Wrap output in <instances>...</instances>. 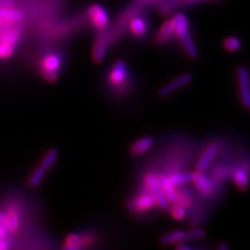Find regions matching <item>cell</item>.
Instances as JSON below:
<instances>
[{"instance_id": "obj_1", "label": "cell", "mask_w": 250, "mask_h": 250, "mask_svg": "<svg viewBox=\"0 0 250 250\" xmlns=\"http://www.w3.org/2000/svg\"><path fill=\"white\" fill-rule=\"evenodd\" d=\"M172 20L174 22V35H176L178 40L183 44L188 57L196 59L198 57V50L190 36L189 21L187 16L183 13H177Z\"/></svg>"}, {"instance_id": "obj_2", "label": "cell", "mask_w": 250, "mask_h": 250, "mask_svg": "<svg viewBox=\"0 0 250 250\" xmlns=\"http://www.w3.org/2000/svg\"><path fill=\"white\" fill-rule=\"evenodd\" d=\"M108 40H109V34L108 31L100 30V33L95 39V42L93 45L92 49V60L96 64H100L105 59L107 47H108Z\"/></svg>"}, {"instance_id": "obj_3", "label": "cell", "mask_w": 250, "mask_h": 250, "mask_svg": "<svg viewBox=\"0 0 250 250\" xmlns=\"http://www.w3.org/2000/svg\"><path fill=\"white\" fill-rule=\"evenodd\" d=\"M238 85L241 103L245 108L250 106V90H249V74L245 66H240L237 70Z\"/></svg>"}, {"instance_id": "obj_4", "label": "cell", "mask_w": 250, "mask_h": 250, "mask_svg": "<svg viewBox=\"0 0 250 250\" xmlns=\"http://www.w3.org/2000/svg\"><path fill=\"white\" fill-rule=\"evenodd\" d=\"M61 59L56 54H48L42 61V73L47 81L53 83L58 80V71L61 68Z\"/></svg>"}, {"instance_id": "obj_5", "label": "cell", "mask_w": 250, "mask_h": 250, "mask_svg": "<svg viewBox=\"0 0 250 250\" xmlns=\"http://www.w3.org/2000/svg\"><path fill=\"white\" fill-rule=\"evenodd\" d=\"M192 183L196 187L198 192L205 197L212 196L214 193V184L205 174V172H192Z\"/></svg>"}, {"instance_id": "obj_6", "label": "cell", "mask_w": 250, "mask_h": 250, "mask_svg": "<svg viewBox=\"0 0 250 250\" xmlns=\"http://www.w3.org/2000/svg\"><path fill=\"white\" fill-rule=\"evenodd\" d=\"M89 16L96 29L104 30L108 25V14L100 4H93L89 9Z\"/></svg>"}, {"instance_id": "obj_7", "label": "cell", "mask_w": 250, "mask_h": 250, "mask_svg": "<svg viewBox=\"0 0 250 250\" xmlns=\"http://www.w3.org/2000/svg\"><path fill=\"white\" fill-rule=\"evenodd\" d=\"M192 80H193V76L190 73L183 74L172 82L168 83L167 84L164 85V87H162L159 90V96L167 97L171 95L172 93H174L175 91L186 87L187 84H189L192 82Z\"/></svg>"}, {"instance_id": "obj_8", "label": "cell", "mask_w": 250, "mask_h": 250, "mask_svg": "<svg viewBox=\"0 0 250 250\" xmlns=\"http://www.w3.org/2000/svg\"><path fill=\"white\" fill-rule=\"evenodd\" d=\"M127 65L126 62L124 61H117L114 66L112 67L111 71H109L108 74V82L112 85H121L122 83H124V82L126 81L127 77Z\"/></svg>"}, {"instance_id": "obj_9", "label": "cell", "mask_w": 250, "mask_h": 250, "mask_svg": "<svg viewBox=\"0 0 250 250\" xmlns=\"http://www.w3.org/2000/svg\"><path fill=\"white\" fill-rule=\"evenodd\" d=\"M154 207L156 206H155V199H154L153 194L147 193V192H143L142 194L138 195L137 197L131 199L128 202L129 208L134 210H139V212H144V210L151 209Z\"/></svg>"}, {"instance_id": "obj_10", "label": "cell", "mask_w": 250, "mask_h": 250, "mask_svg": "<svg viewBox=\"0 0 250 250\" xmlns=\"http://www.w3.org/2000/svg\"><path fill=\"white\" fill-rule=\"evenodd\" d=\"M218 150H219V147L216 143H210L209 145H208L205 151L201 153L200 159L197 162L196 171L206 172L210 166V164L213 163L215 156L218 153Z\"/></svg>"}, {"instance_id": "obj_11", "label": "cell", "mask_w": 250, "mask_h": 250, "mask_svg": "<svg viewBox=\"0 0 250 250\" xmlns=\"http://www.w3.org/2000/svg\"><path fill=\"white\" fill-rule=\"evenodd\" d=\"M5 214V228L10 233H14L18 230L20 225V210L18 206L12 203L6 208Z\"/></svg>"}, {"instance_id": "obj_12", "label": "cell", "mask_w": 250, "mask_h": 250, "mask_svg": "<svg viewBox=\"0 0 250 250\" xmlns=\"http://www.w3.org/2000/svg\"><path fill=\"white\" fill-rule=\"evenodd\" d=\"M154 139L152 137H144L137 140L129 148V152L131 155L139 156L147 152L153 146Z\"/></svg>"}, {"instance_id": "obj_13", "label": "cell", "mask_w": 250, "mask_h": 250, "mask_svg": "<svg viewBox=\"0 0 250 250\" xmlns=\"http://www.w3.org/2000/svg\"><path fill=\"white\" fill-rule=\"evenodd\" d=\"M20 33L18 28H16L13 24L0 28V43L9 44L15 47L16 43L19 40Z\"/></svg>"}, {"instance_id": "obj_14", "label": "cell", "mask_w": 250, "mask_h": 250, "mask_svg": "<svg viewBox=\"0 0 250 250\" xmlns=\"http://www.w3.org/2000/svg\"><path fill=\"white\" fill-rule=\"evenodd\" d=\"M174 35V22L172 19L164 22L155 37V42L158 44H164L169 41Z\"/></svg>"}, {"instance_id": "obj_15", "label": "cell", "mask_w": 250, "mask_h": 250, "mask_svg": "<svg viewBox=\"0 0 250 250\" xmlns=\"http://www.w3.org/2000/svg\"><path fill=\"white\" fill-rule=\"evenodd\" d=\"M232 181L240 191H246L248 188V171L242 167L234 168L231 172Z\"/></svg>"}, {"instance_id": "obj_16", "label": "cell", "mask_w": 250, "mask_h": 250, "mask_svg": "<svg viewBox=\"0 0 250 250\" xmlns=\"http://www.w3.org/2000/svg\"><path fill=\"white\" fill-rule=\"evenodd\" d=\"M185 241H186V231L182 229H176L164 234L160 240L161 244L164 246L177 245L179 243H184Z\"/></svg>"}, {"instance_id": "obj_17", "label": "cell", "mask_w": 250, "mask_h": 250, "mask_svg": "<svg viewBox=\"0 0 250 250\" xmlns=\"http://www.w3.org/2000/svg\"><path fill=\"white\" fill-rule=\"evenodd\" d=\"M159 179V183H160V187H161V190L163 191V193L165 194L166 198L168 199V201L170 203H173L176 197V190L177 188H175L173 185H172L169 181L168 175H159L158 176Z\"/></svg>"}, {"instance_id": "obj_18", "label": "cell", "mask_w": 250, "mask_h": 250, "mask_svg": "<svg viewBox=\"0 0 250 250\" xmlns=\"http://www.w3.org/2000/svg\"><path fill=\"white\" fill-rule=\"evenodd\" d=\"M0 19L18 23L24 19V15L14 6H0Z\"/></svg>"}, {"instance_id": "obj_19", "label": "cell", "mask_w": 250, "mask_h": 250, "mask_svg": "<svg viewBox=\"0 0 250 250\" xmlns=\"http://www.w3.org/2000/svg\"><path fill=\"white\" fill-rule=\"evenodd\" d=\"M129 29L132 33V35L141 38L143 37L146 31H147V24L144 19L140 18V17H136L134 19H131L129 22Z\"/></svg>"}, {"instance_id": "obj_20", "label": "cell", "mask_w": 250, "mask_h": 250, "mask_svg": "<svg viewBox=\"0 0 250 250\" xmlns=\"http://www.w3.org/2000/svg\"><path fill=\"white\" fill-rule=\"evenodd\" d=\"M170 183L175 188L181 187L183 185L192 183V172H181V173H173L168 175Z\"/></svg>"}, {"instance_id": "obj_21", "label": "cell", "mask_w": 250, "mask_h": 250, "mask_svg": "<svg viewBox=\"0 0 250 250\" xmlns=\"http://www.w3.org/2000/svg\"><path fill=\"white\" fill-rule=\"evenodd\" d=\"M83 240L77 233H71L66 238V242L62 248L67 250H81L83 248Z\"/></svg>"}, {"instance_id": "obj_22", "label": "cell", "mask_w": 250, "mask_h": 250, "mask_svg": "<svg viewBox=\"0 0 250 250\" xmlns=\"http://www.w3.org/2000/svg\"><path fill=\"white\" fill-rule=\"evenodd\" d=\"M144 186H145V189H146L147 193L154 194L155 192H158V191L161 190L158 176L154 175L153 173H149V174H147L145 176Z\"/></svg>"}, {"instance_id": "obj_23", "label": "cell", "mask_w": 250, "mask_h": 250, "mask_svg": "<svg viewBox=\"0 0 250 250\" xmlns=\"http://www.w3.org/2000/svg\"><path fill=\"white\" fill-rule=\"evenodd\" d=\"M58 158H59L58 150L50 149L48 152H47L44 155V158H43V160H42V162L40 164V166L42 168H44L46 171L49 170L54 165V163L57 162Z\"/></svg>"}, {"instance_id": "obj_24", "label": "cell", "mask_w": 250, "mask_h": 250, "mask_svg": "<svg viewBox=\"0 0 250 250\" xmlns=\"http://www.w3.org/2000/svg\"><path fill=\"white\" fill-rule=\"evenodd\" d=\"M45 174H46V170L44 168H42L41 166L37 167L28 178V185L33 188L38 187L43 181Z\"/></svg>"}, {"instance_id": "obj_25", "label": "cell", "mask_w": 250, "mask_h": 250, "mask_svg": "<svg viewBox=\"0 0 250 250\" xmlns=\"http://www.w3.org/2000/svg\"><path fill=\"white\" fill-rule=\"evenodd\" d=\"M242 47V42L237 37H229L223 41V48L229 52H236Z\"/></svg>"}, {"instance_id": "obj_26", "label": "cell", "mask_w": 250, "mask_h": 250, "mask_svg": "<svg viewBox=\"0 0 250 250\" xmlns=\"http://www.w3.org/2000/svg\"><path fill=\"white\" fill-rule=\"evenodd\" d=\"M173 203L182 206L186 208H189L192 206V197L185 191H177L176 190V197Z\"/></svg>"}, {"instance_id": "obj_27", "label": "cell", "mask_w": 250, "mask_h": 250, "mask_svg": "<svg viewBox=\"0 0 250 250\" xmlns=\"http://www.w3.org/2000/svg\"><path fill=\"white\" fill-rule=\"evenodd\" d=\"M170 215L174 219V220L182 221L187 216V208L174 203V205L170 208Z\"/></svg>"}, {"instance_id": "obj_28", "label": "cell", "mask_w": 250, "mask_h": 250, "mask_svg": "<svg viewBox=\"0 0 250 250\" xmlns=\"http://www.w3.org/2000/svg\"><path fill=\"white\" fill-rule=\"evenodd\" d=\"M153 196L155 199V206L159 207V208H161L162 210H166L169 208L170 202L168 201V199L165 196V194L163 193L162 190L155 192L153 194Z\"/></svg>"}, {"instance_id": "obj_29", "label": "cell", "mask_w": 250, "mask_h": 250, "mask_svg": "<svg viewBox=\"0 0 250 250\" xmlns=\"http://www.w3.org/2000/svg\"><path fill=\"white\" fill-rule=\"evenodd\" d=\"M206 230L202 229H193L186 231V241H198L206 237Z\"/></svg>"}, {"instance_id": "obj_30", "label": "cell", "mask_w": 250, "mask_h": 250, "mask_svg": "<svg viewBox=\"0 0 250 250\" xmlns=\"http://www.w3.org/2000/svg\"><path fill=\"white\" fill-rule=\"evenodd\" d=\"M15 53V47L9 44L0 43V60H6L13 57Z\"/></svg>"}, {"instance_id": "obj_31", "label": "cell", "mask_w": 250, "mask_h": 250, "mask_svg": "<svg viewBox=\"0 0 250 250\" xmlns=\"http://www.w3.org/2000/svg\"><path fill=\"white\" fill-rule=\"evenodd\" d=\"M11 247V242L6 238L0 239V250H6Z\"/></svg>"}, {"instance_id": "obj_32", "label": "cell", "mask_w": 250, "mask_h": 250, "mask_svg": "<svg viewBox=\"0 0 250 250\" xmlns=\"http://www.w3.org/2000/svg\"><path fill=\"white\" fill-rule=\"evenodd\" d=\"M7 233H9V231H7L5 226L0 225V239L6 238L7 237Z\"/></svg>"}, {"instance_id": "obj_33", "label": "cell", "mask_w": 250, "mask_h": 250, "mask_svg": "<svg viewBox=\"0 0 250 250\" xmlns=\"http://www.w3.org/2000/svg\"><path fill=\"white\" fill-rule=\"evenodd\" d=\"M15 2L13 0H0V6H14Z\"/></svg>"}, {"instance_id": "obj_34", "label": "cell", "mask_w": 250, "mask_h": 250, "mask_svg": "<svg viewBox=\"0 0 250 250\" xmlns=\"http://www.w3.org/2000/svg\"><path fill=\"white\" fill-rule=\"evenodd\" d=\"M5 221H6L5 214L3 212H1V210H0V225L5 226Z\"/></svg>"}, {"instance_id": "obj_35", "label": "cell", "mask_w": 250, "mask_h": 250, "mask_svg": "<svg viewBox=\"0 0 250 250\" xmlns=\"http://www.w3.org/2000/svg\"><path fill=\"white\" fill-rule=\"evenodd\" d=\"M200 1H202V0H185V2H187V3H197V2H200Z\"/></svg>"}, {"instance_id": "obj_36", "label": "cell", "mask_w": 250, "mask_h": 250, "mask_svg": "<svg viewBox=\"0 0 250 250\" xmlns=\"http://www.w3.org/2000/svg\"><path fill=\"white\" fill-rule=\"evenodd\" d=\"M219 249H220V250H228V249H229V247L226 246V244H225V243H222L220 246H219Z\"/></svg>"}, {"instance_id": "obj_37", "label": "cell", "mask_w": 250, "mask_h": 250, "mask_svg": "<svg viewBox=\"0 0 250 250\" xmlns=\"http://www.w3.org/2000/svg\"><path fill=\"white\" fill-rule=\"evenodd\" d=\"M207 1H219V0H207Z\"/></svg>"}, {"instance_id": "obj_38", "label": "cell", "mask_w": 250, "mask_h": 250, "mask_svg": "<svg viewBox=\"0 0 250 250\" xmlns=\"http://www.w3.org/2000/svg\"><path fill=\"white\" fill-rule=\"evenodd\" d=\"M141 1H149V0H141Z\"/></svg>"}]
</instances>
